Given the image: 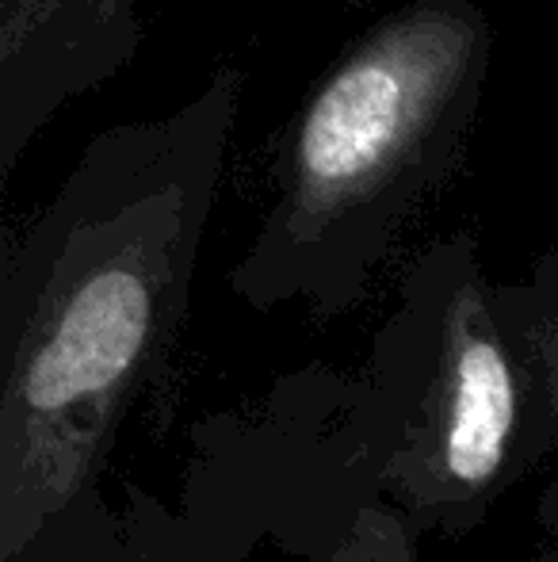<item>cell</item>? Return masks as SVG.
Segmentation results:
<instances>
[{
    "instance_id": "1",
    "label": "cell",
    "mask_w": 558,
    "mask_h": 562,
    "mask_svg": "<svg viewBox=\"0 0 558 562\" xmlns=\"http://www.w3.org/2000/svg\"><path fill=\"white\" fill-rule=\"evenodd\" d=\"M246 74L84 142L0 265V562H27L104 474L192 306Z\"/></svg>"
},
{
    "instance_id": "2",
    "label": "cell",
    "mask_w": 558,
    "mask_h": 562,
    "mask_svg": "<svg viewBox=\"0 0 558 562\" xmlns=\"http://www.w3.org/2000/svg\"><path fill=\"white\" fill-rule=\"evenodd\" d=\"M493 61L475 0H410L314 81L291 123L280 192L230 291L261 314H352L413 215L467 154Z\"/></svg>"
},
{
    "instance_id": "3",
    "label": "cell",
    "mask_w": 558,
    "mask_h": 562,
    "mask_svg": "<svg viewBox=\"0 0 558 562\" xmlns=\"http://www.w3.org/2000/svg\"><path fill=\"white\" fill-rule=\"evenodd\" d=\"M352 417L375 494L418 536L478 532L493 505L539 471L532 375L467 229L406 265L356 371Z\"/></svg>"
},
{
    "instance_id": "4",
    "label": "cell",
    "mask_w": 558,
    "mask_h": 562,
    "mask_svg": "<svg viewBox=\"0 0 558 562\" xmlns=\"http://www.w3.org/2000/svg\"><path fill=\"white\" fill-rule=\"evenodd\" d=\"M352 402L356 371L314 363L195 432L180 517L207 562H249L264 540L321 562L356 513L379 502Z\"/></svg>"
},
{
    "instance_id": "5",
    "label": "cell",
    "mask_w": 558,
    "mask_h": 562,
    "mask_svg": "<svg viewBox=\"0 0 558 562\" xmlns=\"http://www.w3.org/2000/svg\"><path fill=\"white\" fill-rule=\"evenodd\" d=\"M141 0H0V172L69 100L138 54Z\"/></svg>"
},
{
    "instance_id": "6",
    "label": "cell",
    "mask_w": 558,
    "mask_h": 562,
    "mask_svg": "<svg viewBox=\"0 0 558 562\" xmlns=\"http://www.w3.org/2000/svg\"><path fill=\"white\" fill-rule=\"evenodd\" d=\"M501 326L532 375V448L536 463H558V245L521 283H493Z\"/></svg>"
},
{
    "instance_id": "7",
    "label": "cell",
    "mask_w": 558,
    "mask_h": 562,
    "mask_svg": "<svg viewBox=\"0 0 558 562\" xmlns=\"http://www.w3.org/2000/svg\"><path fill=\"white\" fill-rule=\"evenodd\" d=\"M123 562H207L192 528L161 497L127 482L123 497Z\"/></svg>"
},
{
    "instance_id": "8",
    "label": "cell",
    "mask_w": 558,
    "mask_h": 562,
    "mask_svg": "<svg viewBox=\"0 0 558 562\" xmlns=\"http://www.w3.org/2000/svg\"><path fill=\"white\" fill-rule=\"evenodd\" d=\"M27 562H123V509L104 494L89 497Z\"/></svg>"
},
{
    "instance_id": "9",
    "label": "cell",
    "mask_w": 558,
    "mask_h": 562,
    "mask_svg": "<svg viewBox=\"0 0 558 562\" xmlns=\"http://www.w3.org/2000/svg\"><path fill=\"white\" fill-rule=\"evenodd\" d=\"M321 562H421V536L402 513L375 502L356 513L349 532Z\"/></svg>"
},
{
    "instance_id": "10",
    "label": "cell",
    "mask_w": 558,
    "mask_h": 562,
    "mask_svg": "<svg viewBox=\"0 0 558 562\" xmlns=\"http://www.w3.org/2000/svg\"><path fill=\"white\" fill-rule=\"evenodd\" d=\"M539 528L547 532V540H558V471L555 479L544 486V494H539Z\"/></svg>"
},
{
    "instance_id": "11",
    "label": "cell",
    "mask_w": 558,
    "mask_h": 562,
    "mask_svg": "<svg viewBox=\"0 0 558 562\" xmlns=\"http://www.w3.org/2000/svg\"><path fill=\"white\" fill-rule=\"evenodd\" d=\"M528 562H558V540H547V548H539Z\"/></svg>"
}]
</instances>
